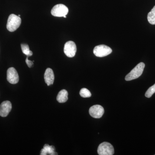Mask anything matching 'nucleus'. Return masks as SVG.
Masks as SVG:
<instances>
[{"label":"nucleus","mask_w":155,"mask_h":155,"mask_svg":"<svg viewBox=\"0 0 155 155\" xmlns=\"http://www.w3.org/2000/svg\"><path fill=\"white\" fill-rule=\"evenodd\" d=\"M21 19L20 17L14 14L9 16L7 24V28L9 31L13 32L19 28L21 25Z\"/></svg>","instance_id":"obj_1"},{"label":"nucleus","mask_w":155,"mask_h":155,"mask_svg":"<svg viewBox=\"0 0 155 155\" xmlns=\"http://www.w3.org/2000/svg\"><path fill=\"white\" fill-rule=\"evenodd\" d=\"M145 65L143 63H139L128 74L125 78V80L129 81L136 79L141 76L144 70Z\"/></svg>","instance_id":"obj_2"},{"label":"nucleus","mask_w":155,"mask_h":155,"mask_svg":"<svg viewBox=\"0 0 155 155\" xmlns=\"http://www.w3.org/2000/svg\"><path fill=\"white\" fill-rule=\"evenodd\" d=\"M112 52L110 48L104 45L97 46L94 48L93 53L97 57L102 58L110 54Z\"/></svg>","instance_id":"obj_3"},{"label":"nucleus","mask_w":155,"mask_h":155,"mask_svg":"<svg viewBox=\"0 0 155 155\" xmlns=\"http://www.w3.org/2000/svg\"><path fill=\"white\" fill-rule=\"evenodd\" d=\"M97 153L99 155H113L114 153V147L108 142H103L99 146Z\"/></svg>","instance_id":"obj_4"},{"label":"nucleus","mask_w":155,"mask_h":155,"mask_svg":"<svg viewBox=\"0 0 155 155\" xmlns=\"http://www.w3.org/2000/svg\"><path fill=\"white\" fill-rule=\"evenodd\" d=\"M69 12V9L67 6L63 4H58L53 7L51 14L56 17H64Z\"/></svg>","instance_id":"obj_5"},{"label":"nucleus","mask_w":155,"mask_h":155,"mask_svg":"<svg viewBox=\"0 0 155 155\" xmlns=\"http://www.w3.org/2000/svg\"><path fill=\"white\" fill-rule=\"evenodd\" d=\"M77 48L75 42L72 41L67 42L64 45V52L67 57L73 58L75 56Z\"/></svg>","instance_id":"obj_6"},{"label":"nucleus","mask_w":155,"mask_h":155,"mask_svg":"<svg viewBox=\"0 0 155 155\" xmlns=\"http://www.w3.org/2000/svg\"><path fill=\"white\" fill-rule=\"evenodd\" d=\"M90 115L95 119L101 118L104 113V108L99 105H95L91 107L89 110Z\"/></svg>","instance_id":"obj_7"},{"label":"nucleus","mask_w":155,"mask_h":155,"mask_svg":"<svg viewBox=\"0 0 155 155\" xmlns=\"http://www.w3.org/2000/svg\"><path fill=\"white\" fill-rule=\"evenodd\" d=\"M7 80L12 84H16L19 81V75L14 67H11L7 71Z\"/></svg>","instance_id":"obj_8"},{"label":"nucleus","mask_w":155,"mask_h":155,"mask_svg":"<svg viewBox=\"0 0 155 155\" xmlns=\"http://www.w3.org/2000/svg\"><path fill=\"white\" fill-rule=\"evenodd\" d=\"M12 109V104L9 101H5L0 105V116L5 117L8 116Z\"/></svg>","instance_id":"obj_9"},{"label":"nucleus","mask_w":155,"mask_h":155,"mask_svg":"<svg viewBox=\"0 0 155 155\" xmlns=\"http://www.w3.org/2000/svg\"><path fill=\"white\" fill-rule=\"evenodd\" d=\"M44 78L45 83L48 86L53 84L54 80V75L52 69L51 68H48L46 70L44 74Z\"/></svg>","instance_id":"obj_10"},{"label":"nucleus","mask_w":155,"mask_h":155,"mask_svg":"<svg viewBox=\"0 0 155 155\" xmlns=\"http://www.w3.org/2000/svg\"><path fill=\"white\" fill-rule=\"evenodd\" d=\"M55 147L53 146H49L48 144H45L44 146L43 149L41 150V155H58L57 153L55 152Z\"/></svg>","instance_id":"obj_11"},{"label":"nucleus","mask_w":155,"mask_h":155,"mask_svg":"<svg viewBox=\"0 0 155 155\" xmlns=\"http://www.w3.org/2000/svg\"><path fill=\"white\" fill-rule=\"evenodd\" d=\"M68 93L65 89L62 90L59 92L57 96V100L58 102L64 103L67 102L68 100Z\"/></svg>","instance_id":"obj_12"},{"label":"nucleus","mask_w":155,"mask_h":155,"mask_svg":"<svg viewBox=\"0 0 155 155\" xmlns=\"http://www.w3.org/2000/svg\"><path fill=\"white\" fill-rule=\"evenodd\" d=\"M147 19L150 24L155 25V6L148 14Z\"/></svg>","instance_id":"obj_13"},{"label":"nucleus","mask_w":155,"mask_h":155,"mask_svg":"<svg viewBox=\"0 0 155 155\" xmlns=\"http://www.w3.org/2000/svg\"><path fill=\"white\" fill-rule=\"evenodd\" d=\"M21 49L22 53L26 55L28 57H30L32 55L33 53L29 50V46L28 45L25 44H22L21 45Z\"/></svg>","instance_id":"obj_14"},{"label":"nucleus","mask_w":155,"mask_h":155,"mask_svg":"<svg viewBox=\"0 0 155 155\" xmlns=\"http://www.w3.org/2000/svg\"><path fill=\"white\" fill-rule=\"evenodd\" d=\"M80 95L83 98L90 97L91 96V93L86 88H83L81 90Z\"/></svg>","instance_id":"obj_15"},{"label":"nucleus","mask_w":155,"mask_h":155,"mask_svg":"<svg viewBox=\"0 0 155 155\" xmlns=\"http://www.w3.org/2000/svg\"><path fill=\"white\" fill-rule=\"evenodd\" d=\"M155 93V84L147 90L145 93V96L147 98L151 97Z\"/></svg>","instance_id":"obj_16"},{"label":"nucleus","mask_w":155,"mask_h":155,"mask_svg":"<svg viewBox=\"0 0 155 155\" xmlns=\"http://www.w3.org/2000/svg\"><path fill=\"white\" fill-rule=\"evenodd\" d=\"M28 56H27V58H26V60H25V62H26L27 65H28V67L31 68V67H32V65H33L34 61H31L28 60Z\"/></svg>","instance_id":"obj_17"},{"label":"nucleus","mask_w":155,"mask_h":155,"mask_svg":"<svg viewBox=\"0 0 155 155\" xmlns=\"http://www.w3.org/2000/svg\"><path fill=\"white\" fill-rule=\"evenodd\" d=\"M64 18H66V17H66V16H64Z\"/></svg>","instance_id":"obj_18"},{"label":"nucleus","mask_w":155,"mask_h":155,"mask_svg":"<svg viewBox=\"0 0 155 155\" xmlns=\"http://www.w3.org/2000/svg\"><path fill=\"white\" fill-rule=\"evenodd\" d=\"M18 16H19V17H20V15H18Z\"/></svg>","instance_id":"obj_19"}]
</instances>
